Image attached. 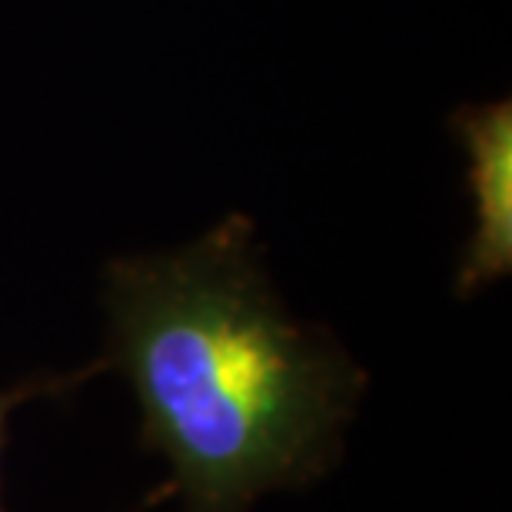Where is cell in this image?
I'll return each instance as SVG.
<instances>
[{"mask_svg":"<svg viewBox=\"0 0 512 512\" xmlns=\"http://www.w3.org/2000/svg\"><path fill=\"white\" fill-rule=\"evenodd\" d=\"M104 370V363H94L80 373H67V376H34L30 383H17V386H7L0 389V463H4V443H7V426H10V416L17 413L20 406H27L30 399H40V396H57V393H67L74 389L80 380H87L90 373ZM0 512H10L4 503V479H0Z\"/></svg>","mask_w":512,"mask_h":512,"instance_id":"obj_3","label":"cell"},{"mask_svg":"<svg viewBox=\"0 0 512 512\" xmlns=\"http://www.w3.org/2000/svg\"><path fill=\"white\" fill-rule=\"evenodd\" d=\"M449 124L466 150L473 197V233L459 260L456 293L476 296L512 270V104L459 107Z\"/></svg>","mask_w":512,"mask_h":512,"instance_id":"obj_2","label":"cell"},{"mask_svg":"<svg viewBox=\"0 0 512 512\" xmlns=\"http://www.w3.org/2000/svg\"><path fill=\"white\" fill-rule=\"evenodd\" d=\"M104 313L100 363L127 380L143 446L167 463L183 512H256L343 456L366 373L333 333L286 310L250 217L110 260Z\"/></svg>","mask_w":512,"mask_h":512,"instance_id":"obj_1","label":"cell"}]
</instances>
